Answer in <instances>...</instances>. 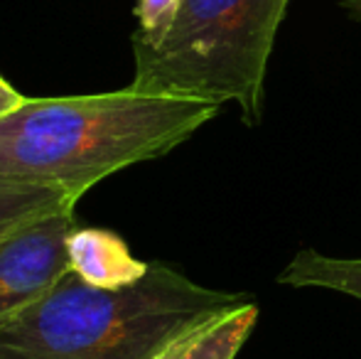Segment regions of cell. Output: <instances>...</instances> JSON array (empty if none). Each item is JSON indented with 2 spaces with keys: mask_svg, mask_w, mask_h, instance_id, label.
Listing matches in <instances>:
<instances>
[{
  "mask_svg": "<svg viewBox=\"0 0 361 359\" xmlns=\"http://www.w3.org/2000/svg\"><path fill=\"white\" fill-rule=\"evenodd\" d=\"M74 229V209H67L23 226L0 244V330L72 271L67 244Z\"/></svg>",
  "mask_w": 361,
  "mask_h": 359,
  "instance_id": "4",
  "label": "cell"
},
{
  "mask_svg": "<svg viewBox=\"0 0 361 359\" xmlns=\"http://www.w3.org/2000/svg\"><path fill=\"white\" fill-rule=\"evenodd\" d=\"M67 249L72 271L96 288H123L147 271V264L133 259L126 241L106 229H74Z\"/></svg>",
  "mask_w": 361,
  "mask_h": 359,
  "instance_id": "5",
  "label": "cell"
},
{
  "mask_svg": "<svg viewBox=\"0 0 361 359\" xmlns=\"http://www.w3.org/2000/svg\"><path fill=\"white\" fill-rule=\"evenodd\" d=\"M339 8L347 10L354 20H361V0H337Z\"/></svg>",
  "mask_w": 361,
  "mask_h": 359,
  "instance_id": "11",
  "label": "cell"
},
{
  "mask_svg": "<svg viewBox=\"0 0 361 359\" xmlns=\"http://www.w3.org/2000/svg\"><path fill=\"white\" fill-rule=\"evenodd\" d=\"M278 283L295 288H324L361 300V259H334L302 249L281 271Z\"/></svg>",
  "mask_w": 361,
  "mask_h": 359,
  "instance_id": "8",
  "label": "cell"
},
{
  "mask_svg": "<svg viewBox=\"0 0 361 359\" xmlns=\"http://www.w3.org/2000/svg\"><path fill=\"white\" fill-rule=\"evenodd\" d=\"M256 320L258 305L248 300L187 330L157 359H233L246 345Z\"/></svg>",
  "mask_w": 361,
  "mask_h": 359,
  "instance_id": "6",
  "label": "cell"
},
{
  "mask_svg": "<svg viewBox=\"0 0 361 359\" xmlns=\"http://www.w3.org/2000/svg\"><path fill=\"white\" fill-rule=\"evenodd\" d=\"M248 300L160 261L123 288H96L69 271L0 330V359H157L187 330Z\"/></svg>",
  "mask_w": 361,
  "mask_h": 359,
  "instance_id": "2",
  "label": "cell"
},
{
  "mask_svg": "<svg viewBox=\"0 0 361 359\" xmlns=\"http://www.w3.org/2000/svg\"><path fill=\"white\" fill-rule=\"evenodd\" d=\"M23 104H25V96L20 94V91H15L3 77H0V118L10 116L15 109H20Z\"/></svg>",
  "mask_w": 361,
  "mask_h": 359,
  "instance_id": "10",
  "label": "cell"
},
{
  "mask_svg": "<svg viewBox=\"0 0 361 359\" xmlns=\"http://www.w3.org/2000/svg\"><path fill=\"white\" fill-rule=\"evenodd\" d=\"M221 106L177 96L114 94L25 99L0 118V178L62 187L79 202L89 187L175 150Z\"/></svg>",
  "mask_w": 361,
  "mask_h": 359,
  "instance_id": "1",
  "label": "cell"
},
{
  "mask_svg": "<svg viewBox=\"0 0 361 359\" xmlns=\"http://www.w3.org/2000/svg\"><path fill=\"white\" fill-rule=\"evenodd\" d=\"M180 3L182 0H138L135 15H138L140 28L133 35V39H143V42L160 39L175 23Z\"/></svg>",
  "mask_w": 361,
  "mask_h": 359,
  "instance_id": "9",
  "label": "cell"
},
{
  "mask_svg": "<svg viewBox=\"0 0 361 359\" xmlns=\"http://www.w3.org/2000/svg\"><path fill=\"white\" fill-rule=\"evenodd\" d=\"M74 207L76 200L62 187L0 178V244L23 226Z\"/></svg>",
  "mask_w": 361,
  "mask_h": 359,
  "instance_id": "7",
  "label": "cell"
},
{
  "mask_svg": "<svg viewBox=\"0 0 361 359\" xmlns=\"http://www.w3.org/2000/svg\"><path fill=\"white\" fill-rule=\"evenodd\" d=\"M290 0H182L155 42L133 39L135 94L238 104L248 126L263 118V84Z\"/></svg>",
  "mask_w": 361,
  "mask_h": 359,
  "instance_id": "3",
  "label": "cell"
}]
</instances>
